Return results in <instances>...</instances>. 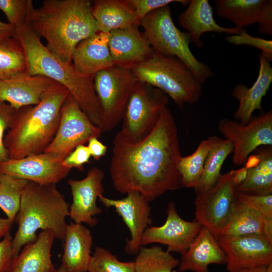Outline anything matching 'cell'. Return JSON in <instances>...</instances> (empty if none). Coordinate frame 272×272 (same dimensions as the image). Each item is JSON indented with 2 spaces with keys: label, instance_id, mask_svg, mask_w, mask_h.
I'll return each instance as SVG.
<instances>
[{
  "label": "cell",
  "instance_id": "1",
  "mask_svg": "<svg viewBox=\"0 0 272 272\" xmlns=\"http://www.w3.org/2000/svg\"><path fill=\"white\" fill-rule=\"evenodd\" d=\"M177 127L166 107L151 132L133 141L120 131L113 142L110 174L122 194L135 191L152 201L183 187L177 164L181 157Z\"/></svg>",
  "mask_w": 272,
  "mask_h": 272
},
{
  "label": "cell",
  "instance_id": "2",
  "mask_svg": "<svg viewBox=\"0 0 272 272\" xmlns=\"http://www.w3.org/2000/svg\"><path fill=\"white\" fill-rule=\"evenodd\" d=\"M28 22L46 40L47 49L67 63L77 45L98 32L88 0H45L32 8Z\"/></svg>",
  "mask_w": 272,
  "mask_h": 272
},
{
  "label": "cell",
  "instance_id": "3",
  "mask_svg": "<svg viewBox=\"0 0 272 272\" xmlns=\"http://www.w3.org/2000/svg\"><path fill=\"white\" fill-rule=\"evenodd\" d=\"M68 90L54 82L40 102L16 109L4 143L9 159L44 152L57 131Z\"/></svg>",
  "mask_w": 272,
  "mask_h": 272
},
{
  "label": "cell",
  "instance_id": "4",
  "mask_svg": "<svg viewBox=\"0 0 272 272\" xmlns=\"http://www.w3.org/2000/svg\"><path fill=\"white\" fill-rule=\"evenodd\" d=\"M14 37L24 50L27 73L46 77L65 87L92 123L100 127L101 110L94 88V76H81L72 63L65 62L53 54L28 24L16 28Z\"/></svg>",
  "mask_w": 272,
  "mask_h": 272
},
{
  "label": "cell",
  "instance_id": "5",
  "mask_svg": "<svg viewBox=\"0 0 272 272\" xmlns=\"http://www.w3.org/2000/svg\"><path fill=\"white\" fill-rule=\"evenodd\" d=\"M70 206L55 184L41 185L28 181L21 196L15 221L18 228L12 239L15 257L26 244L35 240L37 230H50L63 242Z\"/></svg>",
  "mask_w": 272,
  "mask_h": 272
},
{
  "label": "cell",
  "instance_id": "6",
  "mask_svg": "<svg viewBox=\"0 0 272 272\" xmlns=\"http://www.w3.org/2000/svg\"><path fill=\"white\" fill-rule=\"evenodd\" d=\"M131 70L140 82L158 88L180 108L199 100L202 83L182 60L154 51L151 57Z\"/></svg>",
  "mask_w": 272,
  "mask_h": 272
},
{
  "label": "cell",
  "instance_id": "7",
  "mask_svg": "<svg viewBox=\"0 0 272 272\" xmlns=\"http://www.w3.org/2000/svg\"><path fill=\"white\" fill-rule=\"evenodd\" d=\"M140 26L154 51L182 60L202 84L214 75L210 68L198 60L191 51L190 36L175 26L169 5L149 14L141 20Z\"/></svg>",
  "mask_w": 272,
  "mask_h": 272
},
{
  "label": "cell",
  "instance_id": "8",
  "mask_svg": "<svg viewBox=\"0 0 272 272\" xmlns=\"http://www.w3.org/2000/svg\"><path fill=\"white\" fill-rule=\"evenodd\" d=\"M130 69L115 65L94 76L95 92L101 110L100 128L113 130L122 120L133 89L138 82Z\"/></svg>",
  "mask_w": 272,
  "mask_h": 272
},
{
  "label": "cell",
  "instance_id": "9",
  "mask_svg": "<svg viewBox=\"0 0 272 272\" xmlns=\"http://www.w3.org/2000/svg\"><path fill=\"white\" fill-rule=\"evenodd\" d=\"M169 97L162 91L138 81L129 97L120 130L133 141L147 136L156 125Z\"/></svg>",
  "mask_w": 272,
  "mask_h": 272
},
{
  "label": "cell",
  "instance_id": "10",
  "mask_svg": "<svg viewBox=\"0 0 272 272\" xmlns=\"http://www.w3.org/2000/svg\"><path fill=\"white\" fill-rule=\"evenodd\" d=\"M196 194L194 220L218 240L236 200L231 171L221 174L215 185L209 190Z\"/></svg>",
  "mask_w": 272,
  "mask_h": 272
},
{
  "label": "cell",
  "instance_id": "11",
  "mask_svg": "<svg viewBox=\"0 0 272 272\" xmlns=\"http://www.w3.org/2000/svg\"><path fill=\"white\" fill-rule=\"evenodd\" d=\"M102 131L82 111L69 93L60 111L56 134L43 152L56 154L65 158L77 146L84 145L93 137L99 138Z\"/></svg>",
  "mask_w": 272,
  "mask_h": 272
},
{
  "label": "cell",
  "instance_id": "12",
  "mask_svg": "<svg viewBox=\"0 0 272 272\" xmlns=\"http://www.w3.org/2000/svg\"><path fill=\"white\" fill-rule=\"evenodd\" d=\"M218 128L232 143V161L236 165H244L250 154L258 148L272 146L271 110L252 117L245 125L223 119Z\"/></svg>",
  "mask_w": 272,
  "mask_h": 272
},
{
  "label": "cell",
  "instance_id": "13",
  "mask_svg": "<svg viewBox=\"0 0 272 272\" xmlns=\"http://www.w3.org/2000/svg\"><path fill=\"white\" fill-rule=\"evenodd\" d=\"M63 156L42 152L18 159H8L0 164V174H7L41 185L55 184L71 169L63 165Z\"/></svg>",
  "mask_w": 272,
  "mask_h": 272
},
{
  "label": "cell",
  "instance_id": "14",
  "mask_svg": "<svg viewBox=\"0 0 272 272\" xmlns=\"http://www.w3.org/2000/svg\"><path fill=\"white\" fill-rule=\"evenodd\" d=\"M167 216L165 223L161 226H151L144 232L141 245L160 243L167 246L168 252H176L184 254L198 235L202 226L195 220L187 221L177 213L174 203H169Z\"/></svg>",
  "mask_w": 272,
  "mask_h": 272
},
{
  "label": "cell",
  "instance_id": "15",
  "mask_svg": "<svg viewBox=\"0 0 272 272\" xmlns=\"http://www.w3.org/2000/svg\"><path fill=\"white\" fill-rule=\"evenodd\" d=\"M218 241L225 253L229 272L265 266L272 262V244L261 236H220Z\"/></svg>",
  "mask_w": 272,
  "mask_h": 272
},
{
  "label": "cell",
  "instance_id": "16",
  "mask_svg": "<svg viewBox=\"0 0 272 272\" xmlns=\"http://www.w3.org/2000/svg\"><path fill=\"white\" fill-rule=\"evenodd\" d=\"M99 199L106 208L113 207L121 217L130 233L125 251L129 255L137 254L141 247L142 236L152 223L149 201L135 191L128 193L125 197L120 199L109 198L103 195Z\"/></svg>",
  "mask_w": 272,
  "mask_h": 272
},
{
  "label": "cell",
  "instance_id": "17",
  "mask_svg": "<svg viewBox=\"0 0 272 272\" xmlns=\"http://www.w3.org/2000/svg\"><path fill=\"white\" fill-rule=\"evenodd\" d=\"M104 177L103 171L94 167L88 171L84 178L68 180L73 196L69 217L74 223H85L91 227L97 224L98 220L94 217L100 214L102 210L97 206L96 202L104 192Z\"/></svg>",
  "mask_w": 272,
  "mask_h": 272
},
{
  "label": "cell",
  "instance_id": "18",
  "mask_svg": "<svg viewBox=\"0 0 272 272\" xmlns=\"http://www.w3.org/2000/svg\"><path fill=\"white\" fill-rule=\"evenodd\" d=\"M217 15L243 29L253 24L258 25L264 35H272L271 0H216Z\"/></svg>",
  "mask_w": 272,
  "mask_h": 272
},
{
  "label": "cell",
  "instance_id": "19",
  "mask_svg": "<svg viewBox=\"0 0 272 272\" xmlns=\"http://www.w3.org/2000/svg\"><path fill=\"white\" fill-rule=\"evenodd\" d=\"M139 25L108 33V46L115 65L131 69L149 58L154 50Z\"/></svg>",
  "mask_w": 272,
  "mask_h": 272
},
{
  "label": "cell",
  "instance_id": "20",
  "mask_svg": "<svg viewBox=\"0 0 272 272\" xmlns=\"http://www.w3.org/2000/svg\"><path fill=\"white\" fill-rule=\"evenodd\" d=\"M44 76L27 72L7 79L0 80V101L16 109L39 104L53 83Z\"/></svg>",
  "mask_w": 272,
  "mask_h": 272
},
{
  "label": "cell",
  "instance_id": "21",
  "mask_svg": "<svg viewBox=\"0 0 272 272\" xmlns=\"http://www.w3.org/2000/svg\"><path fill=\"white\" fill-rule=\"evenodd\" d=\"M76 72L84 77H91L115 65L108 46V33L97 32L80 42L72 57Z\"/></svg>",
  "mask_w": 272,
  "mask_h": 272
},
{
  "label": "cell",
  "instance_id": "22",
  "mask_svg": "<svg viewBox=\"0 0 272 272\" xmlns=\"http://www.w3.org/2000/svg\"><path fill=\"white\" fill-rule=\"evenodd\" d=\"M259 69L256 81L250 88L238 84L231 95L239 102L234 117L242 125L247 124L256 110L262 111L261 102L272 82V67L270 62L261 54L259 56Z\"/></svg>",
  "mask_w": 272,
  "mask_h": 272
},
{
  "label": "cell",
  "instance_id": "23",
  "mask_svg": "<svg viewBox=\"0 0 272 272\" xmlns=\"http://www.w3.org/2000/svg\"><path fill=\"white\" fill-rule=\"evenodd\" d=\"M180 25L190 36V42L197 47L203 46L201 36L206 32L239 33L243 29L224 27L218 24L213 16V9L208 0L190 1L187 8L178 17Z\"/></svg>",
  "mask_w": 272,
  "mask_h": 272
},
{
  "label": "cell",
  "instance_id": "24",
  "mask_svg": "<svg viewBox=\"0 0 272 272\" xmlns=\"http://www.w3.org/2000/svg\"><path fill=\"white\" fill-rule=\"evenodd\" d=\"M211 264H226V256L218 240L202 227L186 252L182 255L179 264L180 272H210Z\"/></svg>",
  "mask_w": 272,
  "mask_h": 272
},
{
  "label": "cell",
  "instance_id": "25",
  "mask_svg": "<svg viewBox=\"0 0 272 272\" xmlns=\"http://www.w3.org/2000/svg\"><path fill=\"white\" fill-rule=\"evenodd\" d=\"M55 236L50 230L41 231L14 258L8 272H56L51 250Z\"/></svg>",
  "mask_w": 272,
  "mask_h": 272
},
{
  "label": "cell",
  "instance_id": "26",
  "mask_svg": "<svg viewBox=\"0 0 272 272\" xmlns=\"http://www.w3.org/2000/svg\"><path fill=\"white\" fill-rule=\"evenodd\" d=\"M61 265L67 272H87L91 258L93 237L82 224L67 225L63 240Z\"/></svg>",
  "mask_w": 272,
  "mask_h": 272
},
{
  "label": "cell",
  "instance_id": "27",
  "mask_svg": "<svg viewBox=\"0 0 272 272\" xmlns=\"http://www.w3.org/2000/svg\"><path fill=\"white\" fill-rule=\"evenodd\" d=\"M92 12L98 30L106 33L139 25L128 0H97L92 5Z\"/></svg>",
  "mask_w": 272,
  "mask_h": 272
},
{
  "label": "cell",
  "instance_id": "28",
  "mask_svg": "<svg viewBox=\"0 0 272 272\" xmlns=\"http://www.w3.org/2000/svg\"><path fill=\"white\" fill-rule=\"evenodd\" d=\"M266 218L256 210L236 200L220 236L259 235L263 237Z\"/></svg>",
  "mask_w": 272,
  "mask_h": 272
},
{
  "label": "cell",
  "instance_id": "29",
  "mask_svg": "<svg viewBox=\"0 0 272 272\" xmlns=\"http://www.w3.org/2000/svg\"><path fill=\"white\" fill-rule=\"evenodd\" d=\"M264 147L255 150L259 161L247 168L246 179L235 191L256 195L272 194V146Z\"/></svg>",
  "mask_w": 272,
  "mask_h": 272
},
{
  "label": "cell",
  "instance_id": "30",
  "mask_svg": "<svg viewBox=\"0 0 272 272\" xmlns=\"http://www.w3.org/2000/svg\"><path fill=\"white\" fill-rule=\"evenodd\" d=\"M210 146L199 182L194 188L195 193L205 192L217 182L222 165L227 157L233 152V146L228 139H222L217 136L208 138Z\"/></svg>",
  "mask_w": 272,
  "mask_h": 272
},
{
  "label": "cell",
  "instance_id": "31",
  "mask_svg": "<svg viewBox=\"0 0 272 272\" xmlns=\"http://www.w3.org/2000/svg\"><path fill=\"white\" fill-rule=\"evenodd\" d=\"M135 272H174L179 260L159 246L141 247L134 261Z\"/></svg>",
  "mask_w": 272,
  "mask_h": 272
},
{
  "label": "cell",
  "instance_id": "32",
  "mask_svg": "<svg viewBox=\"0 0 272 272\" xmlns=\"http://www.w3.org/2000/svg\"><path fill=\"white\" fill-rule=\"evenodd\" d=\"M210 146L209 139L202 140L191 155L180 158L177 170L183 187L195 188L201 176Z\"/></svg>",
  "mask_w": 272,
  "mask_h": 272
},
{
  "label": "cell",
  "instance_id": "33",
  "mask_svg": "<svg viewBox=\"0 0 272 272\" xmlns=\"http://www.w3.org/2000/svg\"><path fill=\"white\" fill-rule=\"evenodd\" d=\"M27 72L24 50L18 40L12 37L0 43V80Z\"/></svg>",
  "mask_w": 272,
  "mask_h": 272
},
{
  "label": "cell",
  "instance_id": "34",
  "mask_svg": "<svg viewBox=\"0 0 272 272\" xmlns=\"http://www.w3.org/2000/svg\"><path fill=\"white\" fill-rule=\"evenodd\" d=\"M28 181L0 174V209L14 222L19 212L21 196Z\"/></svg>",
  "mask_w": 272,
  "mask_h": 272
},
{
  "label": "cell",
  "instance_id": "35",
  "mask_svg": "<svg viewBox=\"0 0 272 272\" xmlns=\"http://www.w3.org/2000/svg\"><path fill=\"white\" fill-rule=\"evenodd\" d=\"M88 272H135L134 261L123 262L110 251L96 247L91 256Z\"/></svg>",
  "mask_w": 272,
  "mask_h": 272
},
{
  "label": "cell",
  "instance_id": "36",
  "mask_svg": "<svg viewBox=\"0 0 272 272\" xmlns=\"http://www.w3.org/2000/svg\"><path fill=\"white\" fill-rule=\"evenodd\" d=\"M33 7L31 0H0V10L8 23L16 28L28 24L29 14Z\"/></svg>",
  "mask_w": 272,
  "mask_h": 272
},
{
  "label": "cell",
  "instance_id": "37",
  "mask_svg": "<svg viewBox=\"0 0 272 272\" xmlns=\"http://www.w3.org/2000/svg\"><path fill=\"white\" fill-rule=\"evenodd\" d=\"M226 39L229 43L234 45H248L259 49L262 51L260 54L269 62L272 60L271 40L253 37L244 29L238 34L227 36Z\"/></svg>",
  "mask_w": 272,
  "mask_h": 272
},
{
  "label": "cell",
  "instance_id": "38",
  "mask_svg": "<svg viewBox=\"0 0 272 272\" xmlns=\"http://www.w3.org/2000/svg\"><path fill=\"white\" fill-rule=\"evenodd\" d=\"M235 199L256 210L263 217L272 218V194L256 195L235 191Z\"/></svg>",
  "mask_w": 272,
  "mask_h": 272
},
{
  "label": "cell",
  "instance_id": "39",
  "mask_svg": "<svg viewBox=\"0 0 272 272\" xmlns=\"http://www.w3.org/2000/svg\"><path fill=\"white\" fill-rule=\"evenodd\" d=\"M132 7L135 16L140 23L141 20L150 13L173 2L184 5L189 4L190 1L184 0H128Z\"/></svg>",
  "mask_w": 272,
  "mask_h": 272
},
{
  "label": "cell",
  "instance_id": "40",
  "mask_svg": "<svg viewBox=\"0 0 272 272\" xmlns=\"http://www.w3.org/2000/svg\"><path fill=\"white\" fill-rule=\"evenodd\" d=\"M16 110L8 103L0 101V164L9 159L4 143L5 133L10 125Z\"/></svg>",
  "mask_w": 272,
  "mask_h": 272
},
{
  "label": "cell",
  "instance_id": "41",
  "mask_svg": "<svg viewBox=\"0 0 272 272\" xmlns=\"http://www.w3.org/2000/svg\"><path fill=\"white\" fill-rule=\"evenodd\" d=\"M91 157L87 146L81 145L65 158L63 165L71 170L76 168L82 170L84 165L89 162Z\"/></svg>",
  "mask_w": 272,
  "mask_h": 272
},
{
  "label": "cell",
  "instance_id": "42",
  "mask_svg": "<svg viewBox=\"0 0 272 272\" xmlns=\"http://www.w3.org/2000/svg\"><path fill=\"white\" fill-rule=\"evenodd\" d=\"M12 239L9 232L0 241V272H8L15 258L12 252Z\"/></svg>",
  "mask_w": 272,
  "mask_h": 272
},
{
  "label": "cell",
  "instance_id": "43",
  "mask_svg": "<svg viewBox=\"0 0 272 272\" xmlns=\"http://www.w3.org/2000/svg\"><path fill=\"white\" fill-rule=\"evenodd\" d=\"M91 156L95 160H99L104 156L107 152V147L101 142L98 138L93 137L89 139L87 146Z\"/></svg>",
  "mask_w": 272,
  "mask_h": 272
},
{
  "label": "cell",
  "instance_id": "44",
  "mask_svg": "<svg viewBox=\"0 0 272 272\" xmlns=\"http://www.w3.org/2000/svg\"><path fill=\"white\" fill-rule=\"evenodd\" d=\"M16 29L11 24L0 20V43L14 37Z\"/></svg>",
  "mask_w": 272,
  "mask_h": 272
},
{
  "label": "cell",
  "instance_id": "45",
  "mask_svg": "<svg viewBox=\"0 0 272 272\" xmlns=\"http://www.w3.org/2000/svg\"><path fill=\"white\" fill-rule=\"evenodd\" d=\"M232 181L235 188L242 184L246 179L248 174V169L244 167L237 169L232 170Z\"/></svg>",
  "mask_w": 272,
  "mask_h": 272
},
{
  "label": "cell",
  "instance_id": "46",
  "mask_svg": "<svg viewBox=\"0 0 272 272\" xmlns=\"http://www.w3.org/2000/svg\"><path fill=\"white\" fill-rule=\"evenodd\" d=\"M13 222L9 219L3 218L0 217V241L9 232Z\"/></svg>",
  "mask_w": 272,
  "mask_h": 272
},
{
  "label": "cell",
  "instance_id": "47",
  "mask_svg": "<svg viewBox=\"0 0 272 272\" xmlns=\"http://www.w3.org/2000/svg\"><path fill=\"white\" fill-rule=\"evenodd\" d=\"M237 272H266L265 266L244 268Z\"/></svg>",
  "mask_w": 272,
  "mask_h": 272
},
{
  "label": "cell",
  "instance_id": "48",
  "mask_svg": "<svg viewBox=\"0 0 272 272\" xmlns=\"http://www.w3.org/2000/svg\"><path fill=\"white\" fill-rule=\"evenodd\" d=\"M266 272H272V262L265 265Z\"/></svg>",
  "mask_w": 272,
  "mask_h": 272
},
{
  "label": "cell",
  "instance_id": "49",
  "mask_svg": "<svg viewBox=\"0 0 272 272\" xmlns=\"http://www.w3.org/2000/svg\"><path fill=\"white\" fill-rule=\"evenodd\" d=\"M56 272H67L64 268L60 265L58 269H57Z\"/></svg>",
  "mask_w": 272,
  "mask_h": 272
}]
</instances>
